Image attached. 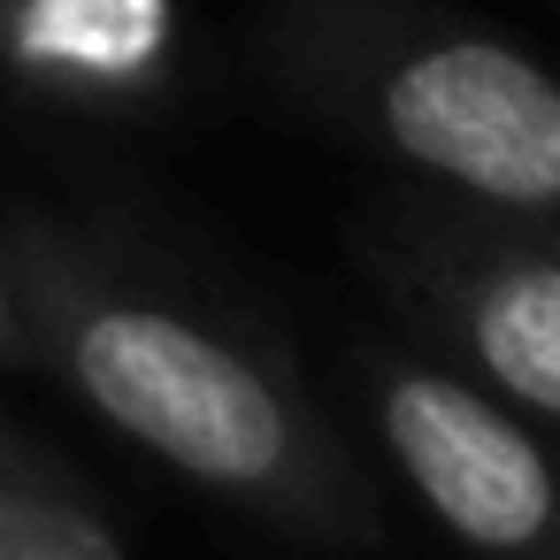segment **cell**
I'll list each match as a JSON object with an SVG mask.
<instances>
[{"label":"cell","instance_id":"6da1fadb","mask_svg":"<svg viewBox=\"0 0 560 560\" xmlns=\"http://www.w3.org/2000/svg\"><path fill=\"white\" fill-rule=\"evenodd\" d=\"M24 361L55 369L116 438L200 499L330 552L384 545V506L300 369L246 323L139 277L62 223L9 238Z\"/></svg>","mask_w":560,"mask_h":560},{"label":"cell","instance_id":"7a4b0ae2","mask_svg":"<svg viewBox=\"0 0 560 560\" xmlns=\"http://www.w3.org/2000/svg\"><path fill=\"white\" fill-rule=\"evenodd\" d=\"M254 78L407 185L560 215V78L445 0H261Z\"/></svg>","mask_w":560,"mask_h":560},{"label":"cell","instance_id":"3957f363","mask_svg":"<svg viewBox=\"0 0 560 560\" xmlns=\"http://www.w3.org/2000/svg\"><path fill=\"white\" fill-rule=\"evenodd\" d=\"M353 254L407 346L560 438V215L399 177L353 215Z\"/></svg>","mask_w":560,"mask_h":560},{"label":"cell","instance_id":"277c9868","mask_svg":"<svg viewBox=\"0 0 560 560\" xmlns=\"http://www.w3.org/2000/svg\"><path fill=\"white\" fill-rule=\"evenodd\" d=\"M353 384L376 445L445 537L560 560V438L545 422L399 338H361Z\"/></svg>","mask_w":560,"mask_h":560},{"label":"cell","instance_id":"5b68a950","mask_svg":"<svg viewBox=\"0 0 560 560\" xmlns=\"http://www.w3.org/2000/svg\"><path fill=\"white\" fill-rule=\"evenodd\" d=\"M0 78L85 116H139L185 78V0H0Z\"/></svg>","mask_w":560,"mask_h":560},{"label":"cell","instance_id":"8992f818","mask_svg":"<svg viewBox=\"0 0 560 560\" xmlns=\"http://www.w3.org/2000/svg\"><path fill=\"white\" fill-rule=\"evenodd\" d=\"M131 529L32 438L0 445V560H124Z\"/></svg>","mask_w":560,"mask_h":560},{"label":"cell","instance_id":"52a82bcc","mask_svg":"<svg viewBox=\"0 0 560 560\" xmlns=\"http://www.w3.org/2000/svg\"><path fill=\"white\" fill-rule=\"evenodd\" d=\"M0 361H24V315H16V277H9V246H0Z\"/></svg>","mask_w":560,"mask_h":560},{"label":"cell","instance_id":"ba28073f","mask_svg":"<svg viewBox=\"0 0 560 560\" xmlns=\"http://www.w3.org/2000/svg\"><path fill=\"white\" fill-rule=\"evenodd\" d=\"M9 438H16V430H9V422H0V445H9Z\"/></svg>","mask_w":560,"mask_h":560}]
</instances>
